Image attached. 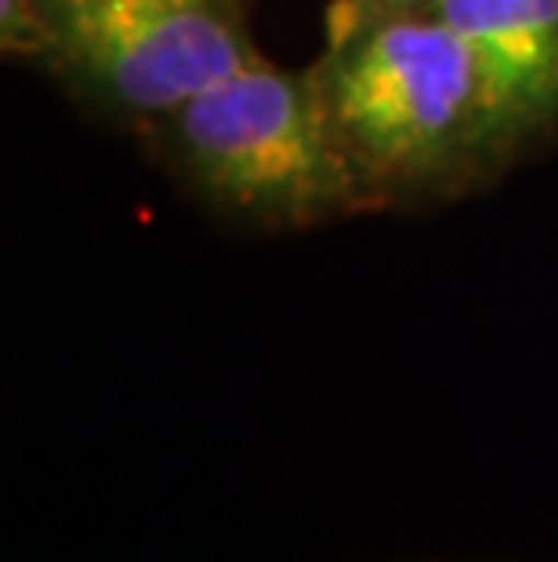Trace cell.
Here are the masks:
<instances>
[{"label":"cell","instance_id":"4","mask_svg":"<svg viewBox=\"0 0 558 562\" xmlns=\"http://www.w3.org/2000/svg\"><path fill=\"white\" fill-rule=\"evenodd\" d=\"M471 44L515 146L558 121V0H439Z\"/></svg>","mask_w":558,"mask_h":562},{"label":"cell","instance_id":"3","mask_svg":"<svg viewBox=\"0 0 558 562\" xmlns=\"http://www.w3.org/2000/svg\"><path fill=\"white\" fill-rule=\"evenodd\" d=\"M37 11L47 58L130 116L163 121L261 58L232 0H37Z\"/></svg>","mask_w":558,"mask_h":562},{"label":"cell","instance_id":"6","mask_svg":"<svg viewBox=\"0 0 558 562\" xmlns=\"http://www.w3.org/2000/svg\"><path fill=\"white\" fill-rule=\"evenodd\" d=\"M439 0H352L355 19H382V15H418L432 11ZM352 19V22H355Z\"/></svg>","mask_w":558,"mask_h":562},{"label":"cell","instance_id":"2","mask_svg":"<svg viewBox=\"0 0 558 562\" xmlns=\"http://www.w3.org/2000/svg\"><path fill=\"white\" fill-rule=\"evenodd\" d=\"M163 135L196 193L254 222H316L366 193L316 69L254 58L171 110Z\"/></svg>","mask_w":558,"mask_h":562},{"label":"cell","instance_id":"5","mask_svg":"<svg viewBox=\"0 0 558 562\" xmlns=\"http://www.w3.org/2000/svg\"><path fill=\"white\" fill-rule=\"evenodd\" d=\"M0 44L8 55L47 58V30L37 0H0Z\"/></svg>","mask_w":558,"mask_h":562},{"label":"cell","instance_id":"1","mask_svg":"<svg viewBox=\"0 0 558 562\" xmlns=\"http://www.w3.org/2000/svg\"><path fill=\"white\" fill-rule=\"evenodd\" d=\"M366 189H435L515 149L471 44L432 11L355 19L316 66Z\"/></svg>","mask_w":558,"mask_h":562}]
</instances>
